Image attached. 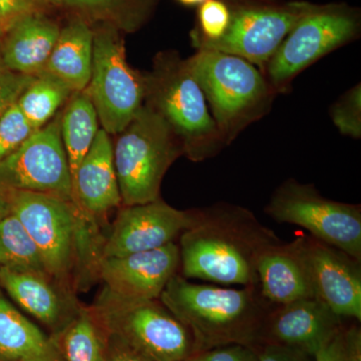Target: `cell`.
I'll return each mask as SVG.
<instances>
[{
  "instance_id": "obj_22",
  "label": "cell",
  "mask_w": 361,
  "mask_h": 361,
  "mask_svg": "<svg viewBox=\"0 0 361 361\" xmlns=\"http://www.w3.org/2000/svg\"><path fill=\"white\" fill-rule=\"evenodd\" d=\"M51 355H56L51 342L0 293V361Z\"/></svg>"
},
{
  "instance_id": "obj_42",
  "label": "cell",
  "mask_w": 361,
  "mask_h": 361,
  "mask_svg": "<svg viewBox=\"0 0 361 361\" xmlns=\"http://www.w3.org/2000/svg\"><path fill=\"white\" fill-rule=\"evenodd\" d=\"M185 361H200V360H199L198 356L193 355V356H191V357L188 358V360H186Z\"/></svg>"
},
{
  "instance_id": "obj_3",
  "label": "cell",
  "mask_w": 361,
  "mask_h": 361,
  "mask_svg": "<svg viewBox=\"0 0 361 361\" xmlns=\"http://www.w3.org/2000/svg\"><path fill=\"white\" fill-rule=\"evenodd\" d=\"M145 104L170 126L190 161L209 160L225 148L187 59L177 52H160L154 59L152 71L145 73Z\"/></svg>"
},
{
  "instance_id": "obj_33",
  "label": "cell",
  "mask_w": 361,
  "mask_h": 361,
  "mask_svg": "<svg viewBox=\"0 0 361 361\" xmlns=\"http://www.w3.org/2000/svg\"><path fill=\"white\" fill-rule=\"evenodd\" d=\"M200 361H257L258 353L243 344H227L197 355Z\"/></svg>"
},
{
  "instance_id": "obj_6",
  "label": "cell",
  "mask_w": 361,
  "mask_h": 361,
  "mask_svg": "<svg viewBox=\"0 0 361 361\" xmlns=\"http://www.w3.org/2000/svg\"><path fill=\"white\" fill-rule=\"evenodd\" d=\"M97 323L153 361L193 356L190 330L160 300L129 301L104 289L90 308Z\"/></svg>"
},
{
  "instance_id": "obj_19",
  "label": "cell",
  "mask_w": 361,
  "mask_h": 361,
  "mask_svg": "<svg viewBox=\"0 0 361 361\" xmlns=\"http://www.w3.org/2000/svg\"><path fill=\"white\" fill-rule=\"evenodd\" d=\"M258 287L274 306L314 297L298 240L271 248L258 263Z\"/></svg>"
},
{
  "instance_id": "obj_5",
  "label": "cell",
  "mask_w": 361,
  "mask_h": 361,
  "mask_svg": "<svg viewBox=\"0 0 361 361\" xmlns=\"http://www.w3.org/2000/svg\"><path fill=\"white\" fill-rule=\"evenodd\" d=\"M114 164L122 206L149 203L161 198V182L184 148L170 126L148 104L116 135Z\"/></svg>"
},
{
  "instance_id": "obj_15",
  "label": "cell",
  "mask_w": 361,
  "mask_h": 361,
  "mask_svg": "<svg viewBox=\"0 0 361 361\" xmlns=\"http://www.w3.org/2000/svg\"><path fill=\"white\" fill-rule=\"evenodd\" d=\"M104 289L129 301L160 299L161 292L180 268L178 244L121 257H99L97 262Z\"/></svg>"
},
{
  "instance_id": "obj_21",
  "label": "cell",
  "mask_w": 361,
  "mask_h": 361,
  "mask_svg": "<svg viewBox=\"0 0 361 361\" xmlns=\"http://www.w3.org/2000/svg\"><path fill=\"white\" fill-rule=\"evenodd\" d=\"M94 30L82 16L61 28L44 71L65 82L73 92H82L92 75Z\"/></svg>"
},
{
  "instance_id": "obj_26",
  "label": "cell",
  "mask_w": 361,
  "mask_h": 361,
  "mask_svg": "<svg viewBox=\"0 0 361 361\" xmlns=\"http://www.w3.org/2000/svg\"><path fill=\"white\" fill-rule=\"evenodd\" d=\"M61 349L66 361H108L99 323L92 310L80 307L66 323Z\"/></svg>"
},
{
  "instance_id": "obj_30",
  "label": "cell",
  "mask_w": 361,
  "mask_h": 361,
  "mask_svg": "<svg viewBox=\"0 0 361 361\" xmlns=\"http://www.w3.org/2000/svg\"><path fill=\"white\" fill-rule=\"evenodd\" d=\"M137 1L139 0H58L59 6L71 7L92 18L103 20L104 23L115 26L118 30H129L123 11Z\"/></svg>"
},
{
  "instance_id": "obj_17",
  "label": "cell",
  "mask_w": 361,
  "mask_h": 361,
  "mask_svg": "<svg viewBox=\"0 0 361 361\" xmlns=\"http://www.w3.org/2000/svg\"><path fill=\"white\" fill-rule=\"evenodd\" d=\"M75 203L87 219L103 218L122 207L110 135L99 129L73 176Z\"/></svg>"
},
{
  "instance_id": "obj_12",
  "label": "cell",
  "mask_w": 361,
  "mask_h": 361,
  "mask_svg": "<svg viewBox=\"0 0 361 361\" xmlns=\"http://www.w3.org/2000/svg\"><path fill=\"white\" fill-rule=\"evenodd\" d=\"M313 6L293 2L240 7L231 11L229 27L221 39L195 42L194 45L197 49H213L246 59L263 73L285 37Z\"/></svg>"
},
{
  "instance_id": "obj_37",
  "label": "cell",
  "mask_w": 361,
  "mask_h": 361,
  "mask_svg": "<svg viewBox=\"0 0 361 361\" xmlns=\"http://www.w3.org/2000/svg\"><path fill=\"white\" fill-rule=\"evenodd\" d=\"M348 361H361V331L360 327L353 325L344 330Z\"/></svg>"
},
{
  "instance_id": "obj_10",
  "label": "cell",
  "mask_w": 361,
  "mask_h": 361,
  "mask_svg": "<svg viewBox=\"0 0 361 361\" xmlns=\"http://www.w3.org/2000/svg\"><path fill=\"white\" fill-rule=\"evenodd\" d=\"M360 21L339 6H313L285 37L264 73L276 94L291 89L294 78L308 66L357 37Z\"/></svg>"
},
{
  "instance_id": "obj_36",
  "label": "cell",
  "mask_w": 361,
  "mask_h": 361,
  "mask_svg": "<svg viewBox=\"0 0 361 361\" xmlns=\"http://www.w3.org/2000/svg\"><path fill=\"white\" fill-rule=\"evenodd\" d=\"M315 361H348L344 329L313 356Z\"/></svg>"
},
{
  "instance_id": "obj_2",
  "label": "cell",
  "mask_w": 361,
  "mask_h": 361,
  "mask_svg": "<svg viewBox=\"0 0 361 361\" xmlns=\"http://www.w3.org/2000/svg\"><path fill=\"white\" fill-rule=\"evenodd\" d=\"M159 300L190 330L200 353L227 344L252 348L251 341L265 334L274 307L259 287L193 283L179 273L171 278Z\"/></svg>"
},
{
  "instance_id": "obj_40",
  "label": "cell",
  "mask_w": 361,
  "mask_h": 361,
  "mask_svg": "<svg viewBox=\"0 0 361 361\" xmlns=\"http://www.w3.org/2000/svg\"><path fill=\"white\" fill-rule=\"evenodd\" d=\"M180 4H184L187 6H201L202 4L207 1V0H178Z\"/></svg>"
},
{
  "instance_id": "obj_14",
  "label": "cell",
  "mask_w": 361,
  "mask_h": 361,
  "mask_svg": "<svg viewBox=\"0 0 361 361\" xmlns=\"http://www.w3.org/2000/svg\"><path fill=\"white\" fill-rule=\"evenodd\" d=\"M298 240L314 297L339 317L361 322V262L313 237Z\"/></svg>"
},
{
  "instance_id": "obj_16",
  "label": "cell",
  "mask_w": 361,
  "mask_h": 361,
  "mask_svg": "<svg viewBox=\"0 0 361 361\" xmlns=\"http://www.w3.org/2000/svg\"><path fill=\"white\" fill-rule=\"evenodd\" d=\"M342 318L315 297L274 306L266 323L271 343L314 356L341 331Z\"/></svg>"
},
{
  "instance_id": "obj_24",
  "label": "cell",
  "mask_w": 361,
  "mask_h": 361,
  "mask_svg": "<svg viewBox=\"0 0 361 361\" xmlns=\"http://www.w3.org/2000/svg\"><path fill=\"white\" fill-rule=\"evenodd\" d=\"M73 90L51 73L42 71L21 94L16 104L35 130L47 125Z\"/></svg>"
},
{
  "instance_id": "obj_20",
  "label": "cell",
  "mask_w": 361,
  "mask_h": 361,
  "mask_svg": "<svg viewBox=\"0 0 361 361\" xmlns=\"http://www.w3.org/2000/svg\"><path fill=\"white\" fill-rule=\"evenodd\" d=\"M61 32V26L47 14H33L11 26L2 35L6 68L37 75L44 71Z\"/></svg>"
},
{
  "instance_id": "obj_31",
  "label": "cell",
  "mask_w": 361,
  "mask_h": 361,
  "mask_svg": "<svg viewBox=\"0 0 361 361\" xmlns=\"http://www.w3.org/2000/svg\"><path fill=\"white\" fill-rule=\"evenodd\" d=\"M58 6V0H0V35L26 16L47 14Z\"/></svg>"
},
{
  "instance_id": "obj_34",
  "label": "cell",
  "mask_w": 361,
  "mask_h": 361,
  "mask_svg": "<svg viewBox=\"0 0 361 361\" xmlns=\"http://www.w3.org/2000/svg\"><path fill=\"white\" fill-rule=\"evenodd\" d=\"M310 356L297 349L268 342L258 353L257 361H308Z\"/></svg>"
},
{
  "instance_id": "obj_35",
  "label": "cell",
  "mask_w": 361,
  "mask_h": 361,
  "mask_svg": "<svg viewBox=\"0 0 361 361\" xmlns=\"http://www.w3.org/2000/svg\"><path fill=\"white\" fill-rule=\"evenodd\" d=\"M106 357L108 361H153L142 355L118 336L110 334Z\"/></svg>"
},
{
  "instance_id": "obj_11",
  "label": "cell",
  "mask_w": 361,
  "mask_h": 361,
  "mask_svg": "<svg viewBox=\"0 0 361 361\" xmlns=\"http://www.w3.org/2000/svg\"><path fill=\"white\" fill-rule=\"evenodd\" d=\"M11 191L51 195L75 203L70 164L61 141V113L0 161V192Z\"/></svg>"
},
{
  "instance_id": "obj_4",
  "label": "cell",
  "mask_w": 361,
  "mask_h": 361,
  "mask_svg": "<svg viewBox=\"0 0 361 361\" xmlns=\"http://www.w3.org/2000/svg\"><path fill=\"white\" fill-rule=\"evenodd\" d=\"M187 61L203 90L225 146L269 113L276 92L261 71L246 59L213 49H198Z\"/></svg>"
},
{
  "instance_id": "obj_9",
  "label": "cell",
  "mask_w": 361,
  "mask_h": 361,
  "mask_svg": "<svg viewBox=\"0 0 361 361\" xmlns=\"http://www.w3.org/2000/svg\"><path fill=\"white\" fill-rule=\"evenodd\" d=\"M264 211L271 219L302 227L361 262L360 205L325 198L312 184L291 178L275 190Z\"/></svg>"
},
{
  "instance_id": "obj_13",
  "label": "cell",
  "mask_w": 361,
  "mask_h": 361,
  "mask_svg": "<svg viewBox=\"0 0 361 361\" xmlns=\"http://www.w3.org/2000/svg\"><path fill=\"white\" fill-rule=\"evenodd\" d=\"M198 211L179 210L161 198L140 205L122 206L101 257H121L174 243L196 222Z\"/></svg>"
},
{
  "instance_id": "obj_32",
  "label": "cell",
  "mask_w": 361,
  "mask_h": 361,
  "mask_svg": "<svg viewBox=\"0 0 361 361\" xmlns=\"http://www.w3.org/2000/svg\"><path fill=\"white\" fill-rule=\"evenodd\" d=\"M35 75L6 71L0 75V118L18 102L21 94L32 84Z\"/></svg>"
},
{
  "instance_id": "obj_23",
  "label": "cell",
  "mask_w": 361,
  "mask_h": 361,
  "mask_svg": "<svg viewBox=\"0 0 361 361\" xmlns=\"http://www.w3.org/2000/svg\"><path fill=\"white\" fill-rule=\"evenodd\" d=\"M96 109L87 90L75 92L61 113V135L70 164L71 177L87 155L99 133Z\"/></svg>"
},
{
  "instance_id": "obj_25",
  "label": "cell",
  "mask_w": 361,
  "mask_h": 361,
  "mask_svg": "<svg viewBox=\"0 0 361 361\" xmlns=\"http://www.w3.org/2000/svg\"><path fill=\"white\" fill-rule=\"evenodd\" d=\"M0 267L49 275L37 244L13 213L0 220Z\"/></svg>"
},
{
  "instance_id": "obj_38",
  "label": "cell",
  "mask_w": 361,
  "mask_h": 361,
  "mask_svg": "<svg viewBox=\"0 0 361 361\" xmlns=\"http://www.w3.org/2000/svg\"><path fill=\"white\" fill-rule=\"evenodd\" d=\"M11 213V204L6 192H0V220Z\"/></svg>"
},
{
  "instance_id": "obj_39",
  "label": "cell",
  "mask_w": 361,
  "mask_h": 361,
  "mask_svg": "<svg viewBox=\"0 0 361 361\" xmlns=\"http://www.w3.org/2000/svg\"><path fill=\"white\" fill-rule=\"evenodd\" d=\"M25 361H59L56 355L39 356V357L30 358Z\"/></svg>"
},
{
  "instance_id": "obj_18",
  "label": "cell",
  "mask_w": 361,
  "mask_h": 361,
  "mask_svg": "<svg viewBox=\"0 0 361 361\" xmlns=\"http://www.w3.org/2000/svg\"><path fill=\"white\" fill-rule=\"evenodd\" d=\"M0 286L26 312L49 326L71 320L80 308L70 291L47 274L0 267Z\"/></svg>"
},
{
  "instance_id": "obj_28",
  "label": "cell",
  "mask_w": 361,
  "mask_h": 361,
  "mask_svg": "<svg viewBox=\"0 0 361 361\" xmlns=\"http://www.w3.org/2000/svg\"><path fill=\"white\" fill-rule=\"evenodd\" d=\"M199 30L193 35L195 42H215L225 35L231 21V9L223 0H207L198 13Z\"/></svg>"
},
{
  "instance_id": "obj_41",
  "label": "cell",
  "mask_w": 361,
  "mask_h": 361,
  "mask_svg": "<svg viewBox=\"0 0 361 361\" xmlns=\"http://www.w3.org/2000/svg\"><path fill=\"white\" fill-rule=\"evenodd\" d=\"M1 35H0V75L2 73H6V71H8L6 68V66H4V56H2V39Z\"/></svg>"
},
{
  "instance_id": "obj_29",
  "label": "cell",
  "mask_w": 361,
  "mask_h": 361,
  "mask_svg": "<svg viewBox=\"0 0 361 361\" xmlns=\"http://www.w3.org/2000/svg\"><path fill=\"white\" fill-rule=\"evenodd\" d=\"M35 130L18 104L7 109L0 118V161L20 148Z\"/></svg>"
},
{
  "instance_id": "obj_7",
  "label": "cell",
  "mask_w": 361,
  "mask_h": 361,
  "mask_svg": "<svg viewBox=\"0 0 361 361\" xmlns=\"http://www.w3.org/2000/svg\"><path fill=\"white\" fill-rule=\"evenodd\" d=\"M11 213L20 221L42 256L51 279L70 291L87 216L75 202L51 195L6 192Z\"/></svg>"
},
{
  "instance_id": "obj_8",
  "label": "cell",
  "mask_w": 361,
  "mask_h": 361,
  "mask_svg": "<svg viewBox=\"0 0 361 361\" xmlns=\"http://www.w3.org/2000/svg\"><path fill=\"white\" fill-rule=\"evenodd\" d=\"M102 129L116 135L144 106V73L128 63L118 28L103 23L94 30L92 75L87 89Z\"/></svg>"
},
{
  "instance_id": "obj_1",
  "label": "cell",
  "mask_w": 361,
  "mask_h": 361,
  "mask_svg": "<svg viewBox=\"0 0 361 361\" xmlns=\"http://www.w3.org/2000/svg\"><path fill=\"white\" fill-rule=\"evenodd\" d=\"M198 210L196 222L179 237L180 276L258 287L259 261L281 239L244 207L222 202Z\"/></svg>"
},
{
  "instance_id": "obj_27",
  "label": "cell",
  "mask_w": 361,
  "mask_h": 361,
  "mask_svg": "<svg viewBox=\"0 0 361 361\" xmlns=\"http://www.w3.org/2000/svg\"><path fill=\"white\" fill-rule=\"evenodd\" d=\"M332 122L342 135L360 139L361 85L357 84L332 104L330 108Z\"/></svg>"
}]
</instances>
